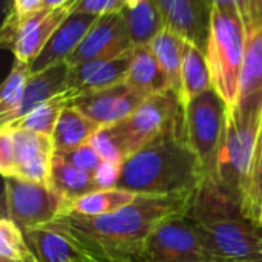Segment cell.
<instances>
[{"instance_id": "1", "label": "cell", "mask_w": 262, "mask_h": 262, "mask_svg": "<svg viewBox=\"0 0 262 262\" xmlns=\"http://www.w3.org/2000/svg\"><path fill=\"white\" fill-rule=\"evenodd\" d=\"M216 262H262V230L215 177H204L184 213Z\"/></svg>"}, {"instance_id": "2", "label": "cell", "mask_w": 262, "mask_h": 262, "mask_svg": "<svg viewBox=\"0 0 262 262\" xmlns=\"http://www.w3.org/2000/svg\"><path fill=\"white\" fill-rule=\"evenodd\" d=\"M203 178L200 160L181 127L126 158L117 187L137 195L169 196L195 192Z\"/></svg>"}, {"instance_id": "3", "label": "cell", "mask_w": 262, "mask_h": 262, "mask_svg": "<svg viewBox=\"0 0 262 262\" xmlns=\"http://www.w3.org/2000/svg\"><path fill=\"white\" fill-rule=\"evenodd\" d=\"M246 48L247 35L241 17L230 9L213 6L206 58L213 88L230 111L239 97Z\"/></svg>"}, {"instance_id": "4", "label": "cell", "mask_w": 262, "mask_h": 262, "mask_svg": "<svg viewBox=\"0 0 262 262\" xmlns=\"http://www.w3.org/2000/svg\"><path fill=\"white\" fill-rule=\"evenodd\" d=\"M262 129V100L238 103L229 114L226 140L218 161V180L243 201Z\"/></svg>"}, {"instance_id": "5", "label": "cell", "mask_w": 262, "mask_h": 262, "mask_svg": "<svg viewBox=\"0 0 262 262\" xmlns=\"http://www.w3.org/2000/svg\"><path fill=\"white\" fill-rule=\"evenodd\" d=\"M184 127V106L173 91L147 97L127 118L104 129L123 158H129L167 132Z\"/></svg>"}, {"instance_id": "6", "label": "cell", "mask_w": 262, "mask_h": 262, "mask_svg": "<svg viewBox=\"0 0 262 262\" xmlns=\"http://www.w3.org/2000/svg\"><path fill=\"white\" fill-rule=\"evenodd\" d=\"M230 109L215 88L184 106V137L200 160L204 177L218 178V161L226 140Z\"/></svg>"}, {"instance_id": "7", "label": "cell", "mask_w": 262, "mask_h": 262, "mask_svg": "<svg viewBox=\"0 0 262 262\" xmlns=\"http://www.w3.org/2000/svg\"><path fill=\"white\" fill-rule=\"evenodd\" d=\"M68 201L48 184L29 183L14 177L5 178L6 218L23 232L48 226L66 213Z\"/></svg>"}, {"instance_id": "8", "label": "cell", "mask_w": 262, "mask_h": 262, "mask_svg": "<svg viewBox=\"0 0 262 262\" xmlns=\"http://www.w3.org/2000/svg\"><path fill=\"white\" fill-rule=\"evenodd\" d=\"M74 3L54 9L41 8L25 17H18L8 11L2 26L3 46H6L14 54L15 61L31 64L45 48L51 35L55 32V29L72 12Z\"/></svg>"}, {"instance_id": "9", "label": "cell", "mask_w": 262, "mask_h": 262, "mask_svg": "<svg viewBox=\"0 0 262 262\" xmlns=\"http://www.w3.org/2000/svg\"><path fill=\"white\" fill-rule=\"evenodd\" d=\"M132 48L124 14H106L95 20L66 63L69 66H77L95 58H115Z\"/></svg>"}, {"instance_id": "10", "label": "cell", "mask_w": 262, "mask_h": 262, "mask_svg": "<svg viewBox=\"0 0 262 262\" xmlns=\"http://www.w3.org/2000/svg\"><path fill=\"white\" fill-rule=\"evenodd\" d=\"M147 97L120 83L101 91L78 94L71 104L95 121L100 127L112 126L127 118Z\"/></svg>"}, {"instance_id": "11", "label": "cell", "mask_w": 262, "mask_h": 262, "mask_svg": "<svg viewBox=\"0 0 262 262\" xmlns=\"http://www.w3.org/2000/svg\"><path fill=\"white\" fill-rule=\"evenodd\" d=\"M6 129L12 141L14 166L9 177L37 184H49L51 164L54 157L52 138L23 129Z\"/></svg>"}, {"instance_id": "12", "label": "cell", "mask_w": 262, "mask_h": 262, "mask_svg": "<svg viewBox=\"0 0 262 262\" xmlns=\"http://www.w3.org/2000/svg\"><path fill=\"white\" fill-rule=\"evenodd\" d=\"M164 28L206 51L213 6L209 0H157Z\"/></svg>"}, {"instance_id": "13", "label": "cell", "mask_w": 262, "mask_h": 262, "mask_svg": "<svg viewBox=\"0 0 262 262\" xmlns=\"http://www.w3.org/2000/svg\"><path fill=\"white\" fill-rule=\"evenodd\" d=\"M97 18L98 17L92 14L72 11L31 63V74L41 72L54 64L66 61L80 46L81 40Z\"/></svg>"}, {"instance_id": "14", "label": "cell", "mask_w": 262, "mask_h": 262, "mask_svg": "<svg viewBox=\"0 0 262 262\" xmlns=\"http://www.w3.org/2000/svg\"><path fill=\"white\" fill-rule=\"evenodd\" d=\"M134 48L115 58H95L77 66H69L68 88L78 95L124 83Z\"/></svg>"}, {"instance_id": "15", "label": "cell", "mask_w": 262, "mask_h": 262, "mask_svg": "<svg viewBox=\"0 0 262 262\" xmlns=\"http://www.w3.org/2000/svg\"><path fill=\"white\" fill-rule=\"evenodd\" d=\"M68 75H69V64L66 61L54 64L41 72L31 74V77L26 83V88H25L23 98H21L17 111L2 126L25 117L26 114H29L32 109L43 104L45 101L69 91Z\"/></svg>"}, {"instance_id": "16", "label": "cell", "mask_w": 262, "mask_h": 262, "mask_svg": "<svg viewBox=\"0 0 262 262\" xmlns=\"http://www.w3.org/2000/svg\"><path fill=\"white\" fill-rule=\"evenodd\" d=\"M23 235L37 262H83L75 244L51 226L25 230Z\"/></svg>"}, {"instance_id": "17", "label": "cell", "mask_w": 262, "mask_h": 262, "mask_svg": "<svg viewBox=\"0 0 262 262\" xmlns=\"http://www.w3.org/2000/svg\"><path fill=\"white\" fill-rule=\"evenodd\" d=\"M124 83L146 97L172 91L166 74L152 52L150 45L134 48L130 68Z\"/></svg>"}, {"instance_id": "18", "label": "cell", "mask_w": 262, "mask_h": 262, "mask_svg": "<svg viewBox=\"0 0 262 262\" xmlns=\"http://www.w3.org/2000/svg\"><path fill=\"white\" fill-rule=\"evenodd\" d=\"M101 127L88 118L77 107L69 104L61 112L57 126L52 134L54 154H68L86 143L100 130Z\"/></svg>"}, {"instance_id": "19", "label": "cell", "mask_w": 262, "mask_h": 262, "mask_svg": "<svg viewBox=\"0 0 262 262\" xmlns=\"http://www.w3.org/2000/svg\"><path fill=\"white\" fill-rule=\"evenodd\" d=\"M212 75L206 58V51L186 40L181 66V103L186 106L195 97L212 89Z\"/></svg>"}, {"instance_id": "20", "label": "cell", "mask_w": 262, "mask_h": 262, "mask_svg": "<svg viewBox=\"0 0 262 262\" xmlns=\"http://www.w3.org/2000/svg\"><path fill=\"white\" fill-rule=\"evenodd\" d=\"M129 38L134 48L150 45L164 29V21L157 0H141L123 9Z\"/></svg>"}, {"instance_id": "21", "label": "cell", "mask_w": 262, "mask_h": 262, "mask_svg": "<svg viewBox=\"0 0 262 262\" xmlns=\"http://www.w3.org/2000/svg\"><path fill=\"white\" fill-rule=\"evenodd\" d=\"M186 38L172 29L164 28L150 43L152 52L166 74L170 89L181 100V66L184 55Z\"/></svg>"}, {"instance_id": "22", "label": "cell", "mask_w": 262, "mask_h": 262, "mask_svg": "<svg viewBox=\"0 0 262 262\" xmlns=\"http://www.w3.org/2000/svg\"><path fill=\"white\" fill-rule=\"evenodd\" d=\"M49 186L68 203L97 190L92 173L75 167L57 154L52 157Z\"/></svg>"}, {"instance_id": "23", "label": "cell", "mask_w": 262, "mask_h": 262, "mask_svg": "<svg viewBox=\"0 0 262 262\" xmlns=\"http://www.w3.org/2000/svg\"><path fill=\"white\" fill-rule=\"evenodd\" d=\"M137 193L124 190V189H101L94 190L84 196H80L71 203H68L64 215H77V216H101L114 213L137 200Z\"/></svg>"}, {"instance_id": "24", "label": "cell", "mask_w": 262, "mask_h": 262, "mask_svg": "<svg viewBox=\"0 0 262 262\" xmlns=\"http://www.w3.org/2000/svg\"><path fill=\"white\" fill-rule=\"evenodd\" d=\"M74 97H75V92L69 89L66 92L45 101L43 104L37 106L35 109H32L25 117H21L15 121H11L2 127L23 129V130H31V132H37L41 135L52 137L61 112L64 111V107H68L71 104Z\"/></svg>"}, {"instance_id": "25", "label": "cell", "mask_w": 262, "mask_h": 262, "mask_svg": "<svg viewBox=\"0 0 262 262\" xmlns=\"http://www.w3.org/2000/svg\"><path fill=\"white\" fill-rule=\"evenodd\" d=\"M256 98L262 100V29L253 37L247 38L239 97L236 103Z\"/></svg>"}, {"instance_id": "26", "label": "cell", "mask_w": 262, "mask_h": 262, "mask_svg": "<svg viewBox=\"0 0 262 262\" xmlns=\"http://www.w3.org/2000/svg\"><path fill=\"white\" fill-rule=\"evenodd\" d=\"M243 213L262 230V129L249 173L247 187L241 201Z\"/></svg>"}, {"instance_id": "27", "label": "cell", "mask_w": 262, "mask_h": 262, "mask_svg": "<svg viewBox=\"0 0 262 262\" xmlns=\"http://www.w3.org/2000/svg\"><path fill=\"white\" fill-rule=\"evenodd\" d=\"M31 77V64L15 61L9 75L3 81L2 92H0V123H6L11 115L17 111L23 94L26 83Z\"/></svg>"}, {"instance_id": "28", "label": "cell", "mask_w": 262, "mask_h": 262, "mask_svg": "<svg viewBox=\"0 0 262 262\" xmlns=\"http://www.w3.org/2000/svg\"><path fill=\"white\" fill-rule=\"evenodd\" d=\"M31 255V250L25 241L23 230L9 218L0 221V259L25 261Z\"/></svg>"}, {"instance_id": "29", "label": "cell", "mask_w": 262, "mask_h": 262, "mask_svg": "<svg viewBox=\"0 0 262 262\" xmlns=\"http://www.w3.org/2000/svg\"><path fill=\"white\" fill-rule=\"evenodd\" d=\"M209 3L236 12L243 20L247 38L262 29V0H209Z\"/></svg>"}, {"instance_id": "30", "label": "cell", "mask_w": 262, "mask_h": 262, "mask_svg": "<svg viewBox=\"0 0 262 262\" xmlns=\"http://www.w3.org/2000/svg\"><path fill=\"white\" fill-rule=\"evenodd\" d=\"M89 144L94 147V150L98 154V157L101 158V161L106 163H115V164H123L124 158L120 154L117 144L114 143V140L111 138V135L107 134V130L104 127H101L91 140Z\"/></svg>"}, {"instance_id": "31", "label": "cell", "mask_w": 262, "mask_h": 262, "mask_svg": "<svg viewBox=\"0 0 262 262\" xmlns=\"http://www.w3.org/2000/svg\"><path fill=\"white\" fill-rule=\"evenodd\" d=\"M57 155L63 157L66 161H69L75 167L86 170L92 175L97 170V167L101 164V158L98 157V154L94 150V147L89 143H86V144H83V146H80V147H77L68 154H57Z\"/></svg>"}, {"instance_id": "32", "label": "cell", "mask_w": 262, "mask_h": 262, "mask_svg": "<svg viewBox=\"0 0 262 262\" xmlns=\"http://www.w3.org/2000/svg\"><path fill=\"white\" fill-rule=\"evenodd\" d=\"M127 6V0H77L72 11L92 15H106L114 12H123Z\"/></svg>"}, {"instance_id": "33", "label": "cell", "mask_w": 262, "mask_h": 262, "mask_svg": "<svg viewBox=\"0 0 262 262\" xmlns=\"http://www.w3.org/2000/svg\"><path fill=\"white\" fill-rule=\"evenodd\" d=\"M121 167H123V164L101 161V164L97 167V170L92 175L97 190L117 187L120 175H121Z\"/></svg>"}, {"instance_id": "34", "label": "cell", "mask_w": 262, "mask_h": 262, "mask_svg": "<svg viewBox=\"0 0 262 262\" xmlns=\"http://www.w3.org/2000/svg\"><path fill=\"white\" fill-rule=\"evenodd\" d=\"M12 166H14V154H12L11 135L6 129H0V170L3 178L11 175Z\"/></svg>"}, {"instance_id": "35", "label": "cell", "mask_w": 262, "mask_h": 262, "mask_svg": "<svg viewBox=\"0 0 262 262\" xmlns=\"http://www.w3.org/2000/svg\"><path fill=\"white\" fill-rule=\"evenodd\" d=\"M43 8V0H12V8L9 9L18 17H25Z\"/></svg>"}, {"instance_id": "36", "label": "cell", "mask_w": 262, "mask_h": 262, "mask_svg": "<svg viewBox=\"0 0 262 262\" xmlns=\"http://www.w3.org/2000/svg\"><path fill=\"white\" fill-rule=\"evenodd\" d=\"M75 0H43V8H60V6H64V5H69V3H74Z\"/></svg>"}, {"instance_id": "37", "label": "cell", "mask_w": 262, "mask_h": 262, "mask_svg": "<svg viewBox=\"0 0 262 262\" xmlns=\"http://www.w3.org/2000/svg\"><path fill=\"white\" fill-rule=\"evenodd\" d=\"M0 262H37L35 261V258L32 256V253L29 255V258L28 259H25V261H8V259H0Z\"/></svg>"}]
</instances>
